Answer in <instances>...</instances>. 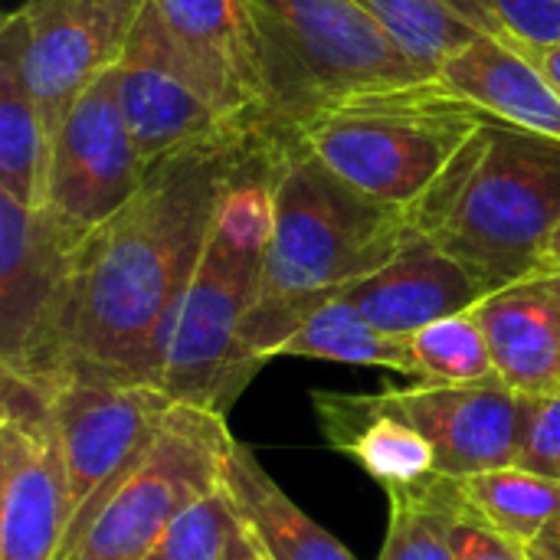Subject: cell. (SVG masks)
Instances as JSON below:
<instances>
[{
    "label": "cell",
    "mask_w": 560,
    "mask_h": 560,
    "mask_svg": "<svg viewBox=\"0 0 560 560\" xmlns=\"http://www.w3.org/2000/svg\"><path fill=\"white\" fill-rule=\"evenodd\" d=\"M269 131L230 121L161 158L138 194L85 236L56 381L158 387L167 331L200 266L220 200Z\"/></svg>",
    "instance_id": "obj_1"
},
{
    "label": "cell",
    "mask_w": 560,
    "mask_h": 560,
    "mask_svg": "<svg viewBox=\"0 0 560 560\" xmlns=\"http://www.w3.org/2000/svg\"><path fill=\"white\" fill-rule=\"evenodd\" d=\"M413 220L374 203L289 135L276 174V217L243 345L272 361L285 338L328 299L381 269Z\"/></svg>",
    "instance_id": "obj_2"
},
{
    "label": "cell",
    "mask_w": 560,
    "mask_h": 560,
    "mask_svg": "<svg viewBox=\"0 0 560 560\" xmlns=\"http://www.w3.org/2000/svg\"><path fill=\"white\" fill-rule=\"evenodd\" d=\"M410 220L486 295L541 272L560 223V141L489 115Z\"/></svg>",
    "instance_id": "obj_3"
},
{
    "label": "cell",
    "mask_w": 560,
    "mask_h": 560,
    "mask_svg": "<svg viewBox=\"0 0 560 560\" xmlns=\"http://www.w3.org/2000/svg\"><path fill=\"white\" fill-rule=\"evenodd\" d=\"M489 112L436 79L368 92L308 118L295 138L348 187L413 217Z\"/></svg>",
    "instance_id": "obj_4"
},
{
    "label": "cell",
    "mask_w": 560,
    "mask_h": 560,
    "mask_svg": "<svg viewBox=\"0 0 560 560\" xmlns=\"http://www.w3.org/2000/svg\"><path fill=\"white\" fill-rule=\"evenodd\" d=\"M269 85V128L295 135L318 112L436 79L358 0H249Z\"/></svg>",
    "instance_id": "obj_5"
},
{
    "label": "cell",
    "mask_w": 560,
    "mask_h": 560,
    "mask_svg": "<svg viewBox=\"0 0 560 560\" xmlns=\"http://www.w3.org/2000/svg\"><path fill=\"white\" fill-rule=\"evenodd\" d=\"M226 417L174 404L154 443L66 528L56 560H144L164 528L223 486L233 446Z\"/></svg>",
    "instance_id": "obj_6"
},
{
    "label": "cell",
    "mask_w": 560,
    "mask_h": 560,
    "mask_svg": "<svg viewBox=\"0 0 560 560\" xmlns=\"http://www.w3.org/2000/svg\"><path fill=\"white\" fill-rule=\"evenodd\" d=\"M262 256V246L240 243L213 223L161 358L158 387L174 404L226 417L266 368L243 345V322L259 292Z\"/></svg>",
    "instance_id": "obj_7"
},
{
    "label": "cell",
    "mask_w": 560,
    "mask_h": 560,
    "mask_svg": "<svg viewBox=\"0 0 560 560\" xmlns=\"http://www.w3.org/2000/svg\"><path fill=\"white\" fill-rule=\"evenodd\" d=\"M85 236L46 207L0 194V371L49 387L59 374Z\"/></svg>",
    "instance_id": "obj_8"
},
{
    "label": "cell",
    "mask_w": 560,
    "mask_h": 560,
    "mask_svg": "<svg viewBox=\"0 0 560 560\" xmlns=\"http://www.w3.org/2000/svg\"><path fill=\"white\" fill-rule=\"evenodd\" d=\"M148 0H23L3 16L0 52L16 66L52 135L105 72L118 66Z\"/></svg>",
    "instance_id": "obj_9"
},
{
    "label": "cell",
    "mask_w": 560,
    "mask_h": 560,
    "mask_svg": "<svg viewBox=\"0 0 560 560\" xmlns=\"http://www.w3.org/2000/svg\"><path fill=\"white\" fill-rule=\"evenodd\" d=\"M69 518L49 387L0 371V560H56Z\"/></svg>",
    "instance_id": "obj_10"
},
{
    "label": "cell",
    "mask_w": 560,
    "mask_h": 560,
    "mask_svg": "<svg viewBox=\"0 0 560 560\" xmlns=\"http://www.w3.org/2000/svg\"><path fill=\"white\" fill-rule=\"evenodd\" d=\"M144 174L148 164L128 131L112 69L75 98L52 135L43 207L72 233L89 236L138 194Z\"/></svg>",
    "instance_id": "obj_11"
},
{
    "label": "cell",
    "mask_w": 560,
    "mask_h": 560,
    "mask_svg": "<svg viewBox=\"0 0 560 560\" xmlns=\"http://www.w3.org/2000/svg\"><path fill=\"white\" fill-rule=\"evenodd\" d=\"M49 407L66 459L75 518L154 443L174 400L154 384L62 377L49 387Z\"/></svg>",
    "instance_id": "obj_12"
},
{
    "label": "cell",
    "mask_w": 560,
    "mask_h": 560,
    "mask_svg": "<svg viewBox=\"0 0 560 560\" xmlns=\"http://www.w3.org/2000/svg\"><path fill=\"white\" fill-rule=\"evenodd\" d=\"M115 82L128 131L148 167L230 125L180 59L154 0L144 3L135 23Z\"/></svg>",
    "instance_id": "obj_13"
},
{
    "label": "cell",
    "mask_w": 560,
    "mask_h": 560,
    "mask_svg": "<svg viewBox=\"0 0 560 560\" xmlns=\"http://www.w3.org/2000/svg\"><path fill=\"white\" fill-rule=\"evenodd\" d=\"M407 420L430 440L443 479L515 466L525 440L532 397L509 384H384Z\"/></svg>",
    "instance_id": "obj_14"
},
{
    "label": "cell",
    "mask_w": 560,
    "mask_h": 560,
    "mask_svg": "<svg viewBox=\"0 0 560 560\" xmlns=\"http://www.w3.org/2000/svg\"><path fill=\"white\" fill-rule=\"evenodd\" d=\"M180 59L226 121L269 128V85L249 0H154Z\"/></svg>",
    "instance_id": "obj_15"
},
{
    "label": "cell",
    "mask_w": 560,
    "mask_h": 560,
    "mask_svg": "<svg viewBox=\"0 0 560 560\" xmlns=\"http://www.w3.org/2000/svg\"><path fill=\"white\" fill-rule=\"evenodd\" d=\"M371 325L407 338L440 318L476 308L486 292L472 272L423 230L410 226L397 253L341 292Z\"/></svg>",
    "instance_id": "obj_16"
},
{
    "label": "cell",
    "mask_w": 560,
    "mask_h": 560,
    "mask_svg": "<svg viewBox=\"0 0 560 560\" xmlns=\"http://www.w3.org/2000/svg\"><path fill=\"white\" fill-rule=\"evenodd\" d=\"M312 410L325 443L364 469L387 495L440 479L430 440L407 420L387 387L381 394L312 390Z\"/></svg>",
    "instance_id": "obj_17"
},
{
    "label": "cell",
    "mask_w": 560,
    "mask_h": 560,
    "mask_svg": "<svg viewBox=\"0 0 560 560\" xmlns=\"http://www.w3.org/2000/svg\"><path fill=\"white\" fill-rule=\"evenodd\" d=\"M499 381L515 394L560 390V272L541 269L489 292L476 308Z\"/></svg>",
    "instance_id": "obj_18"
},
{
    "label": "cell",
    "mask_w": 560,
    "mask_h": 560,
    "mask_svg": "<svg viewBox=\"0 0 560 560\" xmlns=\"http://www.w3.org/2000/svg\"><path fill=\"white\" fill-rule=\"evenodd\" d=\"M440 82L509 125L560 141V85L509 36H476L443 62Z\"/></svg>",
    "instance_id": "obj_19"
},
{
    "label": "cell",
    "mask_w": 560,
    "mask_h": 560,
    "mask_svg": "<svg viewBox=\"0 0 560 560\" xmlns=\"http://www.w3.org/2000/svg\"><path fill=\"white\" fill-rule=\"evenodd\" d=\"M223 492L230 495L240 525L269 560H358L282 492L249 443L233 440Z\"/></svg>",
    "instance_id": "obj_20"
},
{
    "label": "cell",
    "mask_w": 560,
    "mask_h": 560,
    "mask_svg": "<svg viewBox=\"0 0 560 560\" xmlns=\"http://www.w3.org/2000/svg\"><path fill=\"white\" fill-rule=\"evenodd\" d=\"M276 358H308V361H335L351 368H381L390 374H410L407 338L387 335L371 325L345 295L328 299L315 308L279 348Z\"/></svg>",
    "instance_id": "obj_21"
},
{
    "label": "cell",
    "mask_w": 560,
    "mask_h": 560,
    "mask_svg": "<svg viewBox=\"0 0 560 560\" xmlns=\"http://www.w3.org/2000/svg\"><path fill=\"white\" fill-rule=\"evenodd\" d=\"M49 131L16 66L0 52V194L43 207L49 187Z\"/></svg>",
    "instance_id": "obj_22"
},
{
    "label": "cell",
    "mask_w": 560,
    "mask_h": 560,
    "mask_svg": "<svg viewBox=\"0 0 560 560\" xmlns=\"http://www.w3.org/2000/svg\"><path fill=\"white\" fill-rule=\"evenodd\" d=\"M459 495L502 535L518 545H532L545 525L560 515V482L538 476L522 466H502L489 472H476L466 479H453Z\"/></svg>",
    "instance_id": "obj_23"
},
{
    "label": "cell",
    "mask_w": 560,
    "mask_h": 560,
    "mask_svg": "<svg viewBox=\"0 0 560 560\" xmlns=\"http://www.w3.org/2000/svg\"><path fill=\"white\" fill-rule=\"evenodd\" d=\"M420 66L440 75L443 62L486 36L489 26L479 23L456 0H358ZM495 36V33H492Z\"/></svg>",
    "instance_id": "obj_24"
},
{
    "label": "cell",
    "mask_w": 560,
    "mask_h": 560,
    "mask_svg": "<svg viewBox=\"0 0 560 560\" xmlns=\"http://www.w3.org/2000/svg\"><path fill=\"white\" fill-rule=\"evenodd\" d=\"M407 377L420 384H482L499 377L486 331L472 308L407 335Z\"/></svg>",
    "instance_id": "obj_25"
},
{
    "label": "cell",
    "mask_w": 560,
    "mask_h": 560,
    "mask_svg": "<svg viewBox=\"0 0 560 560\" xmlns=\"http://www.w3.org/2000/svg\"><path fill=\"white\" fill-rule=\"evenodd\" d=\"M240 525L230 495L213 489L210 495L187 505L154 541L144 560H223L226 541Z\"/></svg>",
    "instance_id": "obj_26"
},
{
    "label": "cell",
    "mask_w": 560,
    "mask_h": 560,
    "mask_svg": "<svg viewBox=\"0 0 560 560\" xmlns=\"http://www.w3.org/2000/svg\"><path fill=\"white\" fill-rule=\"evenodd\" d=\"M387 505V538L377 560H456L430 486L413 492H390Z\"/></svg>",
    "instance_id": "obj_27"
},
{
    "label": "cell",
    "mask_w": 560,
    "mask_h": 560,
    "mask_svg": "<svg viewBox=\"0 0 560 560\" xmlns=\"http://www.w3.org/2000/svg\"><path fill=\"white\" fill-rule=\"evenodd\" d=\"M430 495L443 515V528L456 560H532L525 545L502 535L459 495L453 479L440 476L436 482H430Z\"/></svg>",
    "instance_id": "obj_28"
},
{
    "label": "cell",
    "mask_w": 560,
    "mask_h": 560,
    "mask_svg": "<svg viewBox=\"0 0 560 560\" xmlns=\"http://www.w3.org/2000/svg\"><path fill=\"white\" fill-rule=\"evenodd\" d=\"M495 36L518 46H558L560 0H456Z\"/></svg>",
    "instance_id": "obj_29"
},
{
    "label": "cell",
    "mask_w": 560,
    "mask_h": 560,
    "mask_svg": "<svg viewBox=\"0 0 560 560\" xmlns=\"http://www.w3.org/2000/svg\"><path fill=\"white\" fill-rule=\"evenodd\" d=\"M515 466L560 482V390L532 397L525 440Z\"/></svg>",
    "instance_id": "obj_30"
},
{
    "label": "cell",
    "mask_w": 560,
    "mask_h": 560,
    "mask_svg": "<svg viewBox=\"0 0 560 560\" xmlns=\"http://www.w3.org/2000/svg\"><path fill=\"white\" fill-rule=\"evenodd\" d=\"M528 558L532 560H560V515L541 528V535L528 545Z\"/></svg>",
    "instance_id": "obj_31"
},
{
    "label": "cell",
    "mask_w": 560,
    "mask_h": 560,
    "mask_svg": "<svg viewBox=\"0 0 560 560\" xmlns=\"http://www.w3.org/2000/svg\"><path fill=\"white\" fill-rule=\"evenodd\" d=\"M223 560H269V558L256 548V541L249 538V532H246L243 525H236V528H233V535H230V541H226Z\"/></svg>",
    "instance_id": "obj_32"
},
{
    "label": "cell",
    "mask_w": 560,
    "mask_h": 560,
    "mask_svg": "<svg viewBox=\"0 0 560 560\" xmlns=\"http://www.w3.org/2000/svg\"><path fill=\"white\" fill-rule=\"evenodd\" d=\"M522 52L560 85V43L558 46H522Z\"/></svg>",
    "instance_id": "obj_33"
},
{
    "label": "cell",
    "mask_w": 560,
    "mask_h": 560,
    "mask_svg": "<svg viewBox=\"0 0 560 560\" xmlns=\"http://www.w3.org/2000/svg\"><path fill=\"white\" fill-rule=\"evenodd\" d=\"M545 269H558L560 272V223L551 236V246H548V256H545Z\"/></svg>",
    "instance_id": "obj_34"
}]
</instances>
